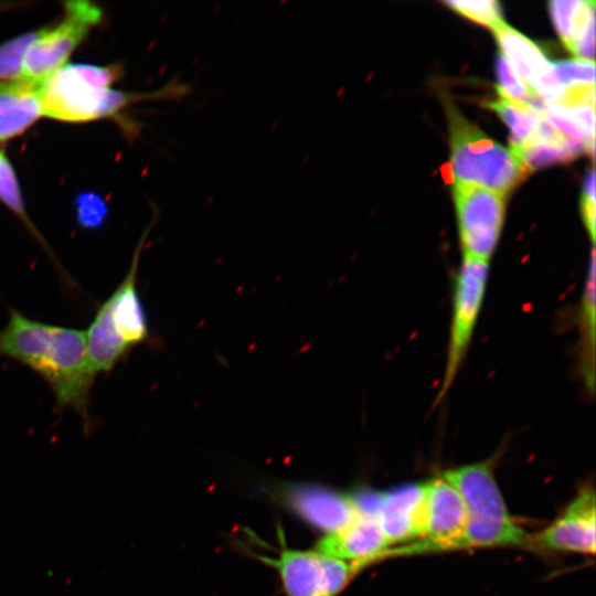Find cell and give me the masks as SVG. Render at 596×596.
<instances>
[{
    "label": "cell",
    "mask_w": 596,
    "mask_h": 596,
    "mask_svg": "<svg viewBox=\"0 0 596 596\" xmlns=\"http://www.w3.org/2000/svg\"><path fill=\"white\" fill-rule=\"evenodd\" d=\"M0 355L38 373L54 392L60 407H71L88 418L96 376L88 365L85 331L35 321L11 308L0 330Z\"/></svg>",
    "instance_id": "cell-1"
},
{
    "label": "cell",
    "mask_w": 596,
    "mask_h": 596,
    "mask_svg": "<svg viewBox=\"0 0 596 596\" xmlns=\"http://www.w3.org/2000/svg\"><path fill=\"white\" fill-rule=\"evenodd\" d=\"M148 230L138 243L131 266L120 285L99 307L85 331L91 371L110 372L129 351L149 337L148 319L137 290V272Z\"/></svg>",
    "instance_id": "cell-2"
},
{
    "label": "cell",
    "mask_w": 596,
    "mask_h": 596,
    "mask_svg": "<svg viewBox=\"0 0 596 596\" xmlns=\"http://www.w3.org/2000/svg\"><path fill=\"white\" fill-rule=\"evenodd\" d=\"M192 92L178 78L149 93H124L93 85L77 64H67L40 87L42 115L70 123H83L116 115L121 108L141 100H180Z\"/></svg>",
    "instance_id": "cell-3"
},
{
    "label": "cell",
    "mask_w": 596,
    "mask_h": 596,
    "mask_svg": "<svg viewBox=\"0 0 596 596\" xmlns=\"http://www.w3.org/2000/svg\"><path fill=\"white\" fill-rule=\"evenodd\" d=\"M443 477L458 490L466 508L461 549L523 546L530 542L508 511L490 461L449 469Z\"/></svg>",
    "instance_id": "cell-4"
},
{
    "label": "cell",
    "mask_w": 596,
    "mask_h": 596,
    "mask_svg": "<svg viewBox=\"0 0 596 596\" xmlns=\"http://www.w3.org/2000/svg\"><path fill=\"white\" fill-rule=\"evenodd\" d=\"M454 182L481 187L505 196L525 175L514 155L447 106Z\"/></svg>",
    "instance_id": "cell-5"
},
{
    "label": "cell",
    "mask_w": 596,
    "mask_h": 596,
    "mask_svg": "<svg viewBox=\"0 0 596 596\" xmlns=\"http://www.w3.org/2000/svg\"><path fill=\"white\" fill-rule=\"evenodd\" d=\"M278 530L280 545L275 555L251 554L277 572L286 596H338L360 571L354 564L315 549H291Z\"/></svg>",
    "instance_id": "cell-6"
},
{
    "label": "cell",
    "mask_w": 596,
    "mask_h": 596,
    "mask_svg": "<svg viewBox=\"0 0 596 596\" xmlns=\"http://www.w3.org/2000/svg\"><path fill=\"white\" fill-rule=\"evenodd\" d=\"M64 6L63 20L54 28L42 29L28 49L20 79L40 87L65 65L71 53L102 19V9L91 1H67Z\"/></svg>",
    "instance_id": "cell-7"
},
{
    "label": "cell",
    "mask_w": 596,
    "mask_h": 596,
    "mask_svg": "<svg viewBox=\"0 0 596 596\" xmlns=\"http://www.w3.org/2000/svg\"><path fill=\"white\" fill-rule=\"evenodd\" d=\"M489 277V262L464 256L456 274L446 366L437 403L451 387L470 345L481 312Z\"/></svg>",
    "instance_id": "cell-8"
},
{
    "label": "cell",
    "mask_w": 596,
    "mask_h": 596,
    "mask_svg": "<svg viewBox=\"0 0 596 596\" xmlns=\"http://www.w3.org/2000/svg\"><path fill=\"white\" fill-rule=\"evenodd\" d=\"M453 193L464 256L489 262L503 225L504 195L458 182H454Z\"/></svg>",
    "instance_id": "cell-9"
},
{
    "label": "cell",
    "mask_w": 596,
    "mask_h": 596,
    "mask_svg": "<svg viewBox=\"0 0 596 596\" xmlns=\"http://www.w3.org/2000/svg\"><path fill=\"white\" fill-rule=\"evenodd\" d=\"M467 512L458 490L443 476L425 482V528L421 539L390 549L386 556L461 549Z\"/></svg>",
    "instance_id": "cell-10"
},
{
    "label": "cell",
    "mask_w": 596,
    "mask_h": 596,
    "mask_svg": "<svg viewBox=\"0 0 596 596\" xmlns=\"http://www.w3.org/2000/svg\"><path fill=\"white\" fill-rule=\"evenodd\" d=\"M276 496L298 517L324 534L345 526L358 513L354 499L326 486L316 483H286Z\"/></svg>",
    "instance_id": "cell-11"
},
{
    "label": "cell",
    "mask_w": 596,
    "mask_h": 596,
    "mask_svg": "<svg viewBox=\"0 0 596 596\" xmlns=\"http://www.w3.org/2000/svg\"><path fill=\"white\" fill-rule=\"evenodd\" d=\"M595 515L594 488L584 487L562 515L536 535L535 542L551 551L594 554Z\"/></svg>",
    "instance_id": "cell-12"
},
{
    "label": "cell",
    "mask_w": 596,
    "mask_h": 596,
    "mask_svg": "<svg viewBox=\"0 0 596 596\" xmlns=\"http://www.w3.org/2000/svg\"><path fill=\"white\" fill-rule=\"evenodd\" d=\"M374 517L390 545L421 539L425 528V482L377 493Z\"/></svg>",
    "instance_id": "cell-13"
},
{
    "label": "cell",
    "mask_w": 596,
    "mask_h": 596,
    "mask_svg": "<svg viewBox=\"0 0 596 596\" xmlns=\"http://www.w3.org/2000/svg\"><path fill=\"white\" fill-rule=\"evenodd\" d=\"M374 515L360 512L342 529L324 534L318 552L356 565L360 570L386 555L391 549Z\"/></svg>",
    "instance_id": "cell-14"
},
{
    "label": "cell",
    "mask_w": 596,
    "mask_h": 596,
    "mask_svg": "<svg viewBox=\"0 0 596 596\" xmlns=\"http://www.w3.org/2000/svg\"><path fill=\"white\" fill-rule=\"evenodd\" d=\"M41 115L38 86L22 79L0 83V141L22 134Z\"/></svg>",
    "instance_id": "cell-15"
},
{
    "label": "cell",
    "mask_w": 596,
    "mask_h": 596,
    "mask_svg": "<svg viewBox=\"0 0 596 596\" xmlns=\"http://www.w3.org/2000/svg\"><path fill=\"white\" fill-rule=\"evenodd\" d=\"M552 22L567 50L589 51L595 46V2L555 0L549 2Z\"/></svg>",
    "instance_id": "cell-16"
},
{
    "label": "cell",
    "mask_w": 596,
    "mask_h": 596,
    "mask_svg": "<svg viewBox=\"0 0 596 596\" xmlns=\"http://www.w3.org/2000/svg\"><path fill=\"white\" fill-rule=\"evenodd\" d=\"M493 33L501 49L500 53L520 79L531 88L551 71L552 63L540 46L505 22L494 29Z\"/></svg>",
    "instance_id": "cell-17"
},
{
    "label": "cell",
    "mask_w": 596,
    "mask_h": 596,
    "mask_svg": "<svg viewBox=\"0 0 596 596\" xmlns=\"http://www.w3.org/2000/svg\"><path fill=\"white\" fill-rule=\"evenodd\" d=\"M595 254L592 251L579 304V370L585 386H595Z\"/></svg>",
    "instance_id": "cell-18"
},
{
    "label": "cell",
    "mask_w": 596,
    "mask_h": 596,
    "mask_svg": "<svg viewBox=\"0 0 596 596\" xmlns=\"http://www.w3.org/2000/svg\"><path fill=\"white\" fill-rule=\"evenodd\" d=\"M510 128V149L517 150L531 142L535 136L538 119L541 117L528 106H519L504 98L488 103Z\"/></svg>",
    "instance_id": "cell-19"
},
{
    "label": "cell",
    "mask_w": 596,
    "mask_h": 596,
    "mask_svg": "<svg viewBox=\"0 0 596 596\" xmlns=\"http://www.w3.org/2000/svg\"><path fill=\"white\" fill-rule=\"evenodd\" d=\"M40 33L41 30L28 32L0 45V79H20L25 53Z\"/></svg>",
    "instance_id": "cell-20"
},
{
    "label": "cell",
    "mask_w": 596,
    "mask_h": 596,
    "mask_svg": "<svg viewBox=\"0 0 596 596\" xmlns=\"http://www.w3.org/2000/svg\"><path fill=\"white\" fill-rule=\"evenodd\" d=\"M497 91L501 98L525 106L538 95L528 84L514 73L507 58L499 52L496 58Z\"/></svg>",
    "instance_id": "cell-21"
},
{
    "label": "cell",
    "mask_w": 596,
    "mask_h": 596,
    "mask_svg": "<svg viewBox=\"0 0 596 596\" xmlns=\"http://www.w3.org/2000/svg\"><path fill=\"white\" fill-rule=\"evenodd\" d=\"M511 152L522 164L525 172L547 164L568 161L576 157L568 149L557 148L534 140Z\"/></svg>",
    "instance_id": "cell-22"
},
{
    "label": "cell",
    "mask_w": 596,
    "mask_h": 596,
    "mask_svg": "<svg viewBox=\"0 0 596 596\" xmlns=\"http://www.w3.org/2000/svg\"><path fill=\"white\" fill-rule=\"evenodd\" d=\"M0 200L19 215L25 225L31 228V232L44 244L26 214L14 170L2 152H0Z\"/></svg>",
    "instance_id": "cell-23"
},
{
    "label": "cell",
    "mask_w": 596,
    "mask_h": 596,
    "mask_svg": "<svg viewBox=\"0 0 596 596\" xmlns=\"http://www.w3.org/2000/svg\"><path fill=\"white\" fill-rule=\"evenodd\" d=\"M457 13L490 28L492 31L504 23L499 2L494 0H450L444 1Z\"/></svg>",
    "instance_id": "cell-24"
},
{
    "label": "cell",
    "mask_w": 596,
    "mask_h": 596,
    "mask_svg": "<svg viewBox=\"0 0 596 596\" xmlns=\"http://www.w3.org/2000/svg\"><path fill=\"white\" fill-rule=\"evenodd\" d=\"M554 73L565 89L595 86V63L586 60H567L552 63Z\"/></svg>",
    "instance_id": "cell-25"
},
{
    "label": "cell",
    "mask_w": 596,
    "mask_h": 596,
    "mask_svg": "<svg viewBox=\"0 0 596 596\" xmlns=\"http://www.w3.org/2000/svg\"><path fill=\"white\" fill-rule=\"evenodd\" d=\"M107 215V206L100 196L94 193H83L76 199V216L85 228H98Z\"/></svg>",
    "instance_id": "cell-26"
},
{
    "label": "cell",
    "mask_w": 596,
    "mask_h": 596,
    "mask_svg": "<svg viewBox=\"0 0 596 596\" xmlns=\"http://www.w3.org/2000/svg\"><path fill=\"white\" fill-rule=\"evenodd\" d=\"M581 211L592 242L595 241V198L582 194Z\"/></svg>",
    "instance_id": "cell-27"
},
{
    "label": "cell",
    "mask_w": 596,
    "mask_h": 596,
    "mask_svg": "<svg viewBox=\"0 0 596 596\" xmlns=\"http://www.w3.org/2000/svg\"><path fill=\"white\" fill-rule=\"evenodd\" d=\"M7 7H14V3L0 2V11L4 10Z\"/></svg>",
    "instance_id": "cell-28"
}]
</instances>
